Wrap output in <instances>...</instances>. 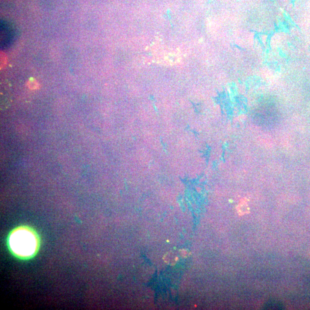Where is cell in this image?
I'll return each instance as SVG.
<instances>
[{
	"label": "cell",
	"mask_w": 310,
	"mask_h": 310,
	"mask_svg": "<svg viewBox=\"0 0 310 310\" xmlns=\"http://www.w3.org/2000/svg\"><path fill=\"white\" fill-rule=\"evenodd\" d=\"M12 252L21 257L32 256L37 248V240L33 232L25 229L14 231L9 240Z\"/></svg>",
	"instance_id": "1"
},
{
	"label": "cell",
	"mask_w": 310,
	"mask_h": 310,
	"mask_svg": "<svg viewBox=\"0 0 310 310\" xmlns=\"http://www.w3.org/2000/svg\"><path fill=\"white\" fill-rule=\"evenodd\" d=\"M248 205L246 204V203L245 202H242L241 203H240L239 204V209H240V211H242V210L243 211L242 212H244V211H246L247 210H248Z\"/></svg>",
	"instance_id": "4"
},
{
	"label": "cell",
	"mask_w": 310,
	"mask_h": 310,
	"mask_svg": "<svg viewBox=\"0 0 310 310\" xmlns=\"http://www.w3.org/2000/svg\"><path fill=\"white\" fill-rule=\"evenodd\" d=\"M177 257L175 256L173 254H170V253H168V254H167L165 256L164 260L166 262H168V263H173V262H176V261L177 260Z\"/></svg>",
	"instance_id": "3"
},
{
	"label": "cell",
	"mask_w": 310,
	"mask_h": 310,
	"mask_svg": "<svg viewBox=\"0 0 310 310\" xmlns=\"http://www.w3.org/2000/svg\"><path fill=\"white\" fill-rule=\"evenodd\" d=\"M0 47L4 50L9 48L15 42L17 36L16 27L12 23L1 20L0 24Z\"/></svg>",
	"instance_id": "2"
}]
</instances>
